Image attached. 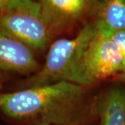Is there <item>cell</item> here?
I'll use <instances>...</instances> for the list:
<instances>
[{"mask_svg":"<svg viewBox=\"0 0 125 125\" xmlns=\"http://www.w3.org/2000/svg\"><path fill=\"white\" fill-rule=\"evenodd\" d=\"M99 125H125V90L113 88L94 102Z\"/></svg>","mask_w":125,"mask_h":125,"instance_id":"52a82bcc","label":"cell"},{"mask_svg":"<svg viewBox=\"0 0 125 125\" xmlns=\"http://www.w3.org/2000/svg\"><path fill=\"white\" fill-rule=\"evenodd\" d=\"M0 33L31 49H44L53 35L35 0H12L1 8Z\"/></svg>","mask_w":125,"mask_h":125,"instance_id":"3957f363","label":"cell"},{"mask_svg":"<svg viewBox=\"0 0 125 125\" xmlns=\"http://www.w3.org/2000/svg\"><path fill=\"white\" fill-rule=\"evenodd\" d=\"M67 81L0 94V110L32 125H87L95 117L88 88Z\"/></svg>","mask_w":125,"mask_h":125,"instance_id":"6da1fadb","label":"cell"},{"mask_svg":"<svg viewBox=\"0 0 125 125\" xmlns=\"http://www.w3.org/2000/svg\"><path fill=\"white\" fill-rule=\"evenodd\" d=\"M39 68L32 49L0 33V70L33 74Z\"/></svg>","mask_w":125,"mask_h":125,"instance_id":"8992f818","label":"cell"},{"mask_svg":"<svg viewBox=\"0 0 125 125\" xmlns=\"http://www.w3.org/2000/svg\"><path fill=\"white\" fill-rule=\"evenodd\" d=\"M10 1H12V0H0V9L4 7L5 5L7 4Z\"/></svg>","mask_w":125,"mask_h":125,"instance_id":"30bf717a","label":"cell"},{"mask_svg":"<svg viewBox=\"0 0 125 125\" xmlns=\"http://www.w3.org/2000/svg\"><path fill=\"white\" fill-rule=\"evenodd\" d=\"M90 12L97 29L108 31L125 29V0H93Z\"/></svg>","mask_w":125,"mask_h":125,"instance_id":"ba28073f","label":"cell"},{"mask_svg":"<svg viewBox=\"0 0 125 125\" xmlns=\"http://www.w3.org/2000/svg\"><path fill=\"white\" fill-rule=\"evenodd\" d=\"M85 70L90 86L108 77H117L123 72L120 53L105 31L96 28L86 52Z\"/></svg>","mask_w":125,"mask_h":125,"instance_id":"277c9868","label":"cell"},{"mask_svg":"<svg viewBox=\"0 0 125 125\" xmlns=\"http://www.w3.org/2000/svg\"><path fill=\"white\" fill-rule=\"evenodd\" d=\"M117 79H119L120 81H125V75L120 76V77H118V78H117Z\"/></svg>","mask_w":125,"mask_h":125,"instance_id":"8fae6325","label":"cell"},{"mask_svg":"<svg viewBox=\"0 0 125 125\" xmlns=\"http://www.w3.org/2000/svg\"><path fill=\"white\" fill-rule=\"evenodd\" d=\"M101 30H102V29H101ZM103 31H105V30H103ZM105 31L107 32L108 34L109 35L111 38L114 42V43L116 45L117 47L118 48V50L120 53L122 59L123 72L120 75L117 76L116 78L124 76L125 75V29H121V30H117V31Z\"/></svg>","mask_w":125,"mask_h":125,"instance_id":"9c48e42d","label":"cell"},{"mask_svg":"<svg viewBox=\"0 0 125 125\" xmlns=\"http://www.w3.org/2000/svg\"><path fill=\"white\" fill-rule=\"evenodd\" d=\"M94 23H87L73 38H62L51 45L43 65L27 83L31 88L67 81L90 87L85 70V58L90 43L95 35Z\"/></svg>","mask_w":125,"mask_h":125,"instance_id":"7a4b0ae2","label":"cell"},{"mask_svg":"<svg viewBox=\"0 0 125 125\" xmlns=\"http://www.w3.org/2000/svg\"><path fill=\"white\" fill-rule=\"evenodd\" d=\"M1 74H0V82H1Z\"/></svg>","mask_w":125,"mask_h":125,"instance_id":"7c38bea8","label":"cell"},{"mask_svg":"<svg viewBox=\"0 0 125 125\" xmlns=\"http://www.w3.org/2000/svg\"><path fill=\"white\" fill-rule=\"evenodd\" d=\"M93 0H38L53 33L70 28L89 12Z\"/></svg>","mask_w":125,"mask_h":125,"instance_id":"5b68a950","label":"cell"}]
</instances>
